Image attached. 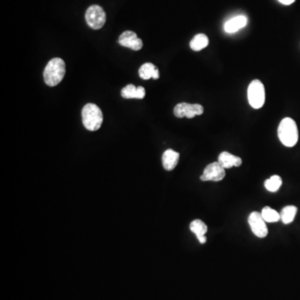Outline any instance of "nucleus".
Returning <instances> with one entry per match:
<instances>
[{
    "instance_id": "obj_1",
    "label": "nucleus",
    "mask_w": 300,
    "mask_h": 300,
    "mask_svg": "<svg viewBox=\"0 0 300 300\" xmlns=\"http://www.w3.org/2000/svg\"><path fill=\"white\" fill-rule=\"evenodd\" d=\"M65 61L60 58H52L44 71V79L48 86L54 87L63 80L65 75Z\"/></svg>"
},
{
    "instance_id": "obj_2",
    "label": "nucleus",
    "mask_w": 300,
    "mask_h": 300,
    "mask_svg": "<svg viewBox=\"0 0 300 300\" xmlns=\"http://www.w3.org/2000/svg\"><path fill=\"white\" fill-rule=\"evenodd\" d=\"M280 142L286 147H293L298 140V126L291 118H285L280 122L278 128Z\"/></svg>"
},
{
    "instance_id": "obj_3",
    "label": "nucleus",
    "mask_w": 300,
    "mask_h": 300,
    "mask_svg": "<svg viewBox=\"0 0 300 300\" xmlns=\"http://www.w3.org/2000/svg\"><path fill=\"white\" fill-rule=\"evenodd\" d=\"M102 110L94 103H87L82 110V121L86 130L97 131L103 123Z\"/></svg>"
},
{
    "instance_id": "obj_4",
    "label": "nucleus",
    "mask_w": 300,
    "mask_h": 300,
    "mask_svg": "<svg viewBox=\"0 0 300 300\" xmlns=\"http://www.w3.org/2000/svg\"><path fill=\"white\" fill-rule=\"evenodd\" d=\"M248 100L251 107L259 110L265 103V89L261 81L254 79L248 88Z\"/></svg>"
},
{
    "instance_id": "obj_5",
    "label": "nucleus",
    "mask_w": 300,
    "mask_h": 300,
    "mask_svg": "<svg viewBox=\"0 0 300 300\" xmlns=\"http://www.w3.org/2000/svg\"><path fill=\"white\" fill-rule=\"evenodd\" d=\"M85 19L90 28L93 29H100L105 25V12L99 5H92L86 11Z\"/></svg>"
},
{
    "instance_id": "obj_6",
    "label": "nucleus",
    "mask_w": 300,
    "mask_h": 300,
    "mask_svg": "<svg viewBox=\"0 0 300 300\" xmlns=\"http://www.w3.org/2000/svg\"><path fill=\"white\" fill-rule=\"evenodd\" d=\"M204 111V107L198 103H178L174 109V114L179 119L184 117L188 119H193L196 115H203Z\"/></svg>"
},
{
    "instance_id": "obj_7",
    "label": "nucleus",
    "mask_w": 300,
    "mask_h": 300,
    "mask_svg": "<svg viewBox=\"0 0 300 300\" xmlns=\"http://www.w3.org/2000/svg\"><path fill=\"white\" fill-rule=\"evenodd\" d=\"M226 176L225 168L222 167L219 162H213L204 168L203 175L200 176L201 181L220 182Z\"/></svg>"
},
{
    "instance_id": "obj_8",
    "label": "nucleus",
    "mask_w": 300,
    "mask_h": 300,
    "mask_svg": "<svg viewBox=\"0 0 300 300\" xmlns=\"http://www.w3.org/2000/svg\"><path fill=\"white\" fill-rule=\"evenodd\" d=\"M248 222H249L251 230L253 231L254 235L261 239L268 235L269 230L267 228L266 222L262 217L261 213L259 212L251 213L248 219Z\"/></svg>"
},
{
    "instance_id": "obj_9",
    "label": "nucleus",
    "mask_w": 300,
    "mask_h": 300,
    "mask_svg": "<svg viewBox=\"0 0 300 300\" xmlns=\"http://www.w3.org/2000/svg\"><path fill=\"white\" fill-rule=\"evenodd\" d=\"M119 44L123 47L130 48L135 51H139L143 48V41L138 38L135 32L130 30L123 32V34L119 36Z\"/></svg>"
},
{
    "instance_id": "obj_10",
    "label": "nucleus",
    "mask_w": 300,
    "mask_h": 300,
    "mask_svg": "<svg viewBox=\"0 0 300 300\" xmlns=\"http://www.w3.org/2000/svg\"><path fill=\"white\" fill-rule=\"evenodd\" d=\"M218 162L224 168H230L232 167H240L242 164V159H241V158L232 155V154L229 152H222L219 155Z\"/></svg>"
},
{
    "instance_id": "obj_11",
    "label": "nucleus",
    "mask_w": 300,
    "mask_h": 300,
    "mask_svg": "<svg viewBox=\"0 0 300 300\" xmlns=\"http://www.w3.org/2000/svg\"><path fill=\"white\" fill-rule=\"evenodd\" d=\"M179 154L175 150L167 149L162 156V163L165 170L171 171L175 169L179 163Z\"/></svg>"
},
{
    "instance_id": "obj_12",
    "label": "nucleus",
    "mask_w": 300,
    "mask_h": 300,
    "mask_svg": "<svg viewBox=\"0 0 300 300\" xmlns=\"http://www.w3.org/2000/svg\"><path fill=\"white\" fill-rule=\"evenodd\" d=\"M189 228H190V230L196 235L200 244H204L207 242L205 233L208 231V227L205 223L200 220H195L191 223Z\"/></svg>"
},
{
    "instance_id": "obj_13",
    "label": "nucleus",
    "mask_w": 300,
    "mask_h": 300,
    "mask_svg": "<svg viewBox=\"0 0 300 300\" xmlns=\"http://www.w3.org/2000/svg\"><path fill=\"white\" fill-rule=\"evenodd\" d=\"M247 25V18L245 16H236L234 18H231L227 21L224 25V30L228 34L235 33L240 29L245 27Z\"/></svg>"
},
{
    "instance_id": "obj_14",
    "label": "nucleus",
    "mask_w": 300,
    "mask_h": 300,
    "mask_svg": "<svg viewBox=\"0 0 300 300\" xmlns=\"http://www.w3.org/2000/svg\"><path fill=\"white\" fill-rule=\"evenodd\" d=\"M139 77L144 80H148L151 78L154 79L159 78V70L152 63H143L139 70Z\"/></svg>"
},
{
    "instance_id": "obj_15",
    "label": "nucleus",
    "mask_w": 300,
    "mask_h": 300,
    "mask_svg": "<svg viewBox=\"0 0 300 300\" xmlns=\"http://www.w3.org/2000/svg\"><path fill=\"white\" fill-rule=\"evenodd\" d=\"M208 36L204 34H198L190 41L189 46H190L191 50H194V51L199 52L205 49L208 46Z\"/></svg>"
},
{
    "instance_id": "obj_16",
    "label": "nucleus",
    "mask_w": 300,
    "mask_h": 300,
    "mask_svg": "<svg viewBox=\"0 0 300 300\" xmlns=\"http://www.w3.org/2000/svg\"><path fill=\"white\" fill-rule=\"evenodd\" d=\"M297 212H298V208H296L295 206L289 205V206L285 207L280 213V219L284 224H290L294 220Z\"/></svg>"
},
{
    "instance_id": "obj_17",
    "label": "nucleus",
    "mask_w": 300,
    "mask_h": 300,
    "mask_svg": "<svg viewBox=\"0 0 300 300\" xmlns=\"http://www.w3.org/2000/svg\"><path fill=\"white\" fill-rule=\"evenodd\" d=\"M282 179L278 175H273L272 177L267 179L265 183V187L267 190L272 193L277 192L282 185Z\"/></svg>"
},
{
    "instance_id": "obj_18",
    "label": "nucleus",
    "mask_w": 300,
    "mask_h": 300,
    "mask_svg": "<svg viewBox=\"0 0 300 300\" xmlns=\"http://www.w3.org/2000/svg\"><path fill=\"white\" fill-rule=\"evenodd\" d=\"M261 215H262V217L264 218L265 222H268V223H275L280 220V213L269 206L263 208Z\"/></svg>"
},
{
    "instance_id": "obj_19",
    "label": "nucleus",
    "mask_w": 300,
    "mask_h": 300,
    "mask_svg": "<svg viewBox=\"0 0 300 300\" xmlns=\"http://www.w3.org/2000/svg\"><path fill=\"white\" fill-rule=\"evenodd\" d=\"M121 96L123 99H137V88L134 84H128L122 89Z\"/></svg>"
},
{
    "instance_id": "obj_20",
    "label": "nucleus",
    "mask_w": 300,
    "mask_h": 300,
    "mask_svg": "<svg viewBox=\"0 0 300 300\" xmlns=\"http://www.w3.org/2000/svg\"><path fill=\"white\" fill-rule=\"evenodd\" d=\"M144 97H145V89L142 86H139L137 88V99H142Z\"/></svg>"
},
{
    "instance_id": "obj_21",
    "label": "nucleus",
    "mask_w": 300,
    "mask_h": 300,
    "mask_svg": "<svg viewBox=\"0 0 300 300\" xmlns=\"http://www.w3.org/2000/svg\"><path fill=\"white\" fill-rule=\"evenodd\" d=\"M278 2L281 3L282 5H292L293 3H294L295 0H278Z\"/></svg>"
}]
</instances>
